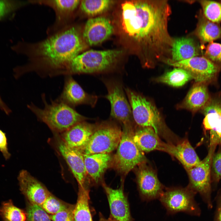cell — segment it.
<instances>
[{
    "label": "cell",
    "instance_id": "20",
    "mask_svg": "<svg viewBox=\"0 0 221 221\" xmlns=\"http://www.w3.org/2000/svg\"><path fill=\"white\" fill-rule=\"evenodd\" d=\"M134 131V142L143 152L157 150L168 153L171 144L165 143L152 128L141 127Z\"/></svg>",
    "mask_w": 221,
    "mask_h": 221
},
{
    "label": "cell",
    "instance_id": "22",
    "mask_svg": "<svg viewBox=\"0 0 221 221\" xmlns=\"http://www.w3.org/2000/svg\"><path fill=\"white\" fill-rule=\"evenodd\" d=\"M87 175L95 184L101 180L103 175L112 161L110 153L83 154Z\"/></svg>",
    "mask_w": 221,
    "mask_h": 221
},
{
    "label": "cell",
    "instance_id": "25",
    "mask_svg": "<svg viewBox=\"0 0 221 221\" xmlns=\"http://www.w3.org/2000/svg\"><path fill=\"white\" fill-rule=\"evenodd\" d=\"M171 54L170 60L173 62H178L197 56L199 50L192 39L181 37L174 40Z\"/></svg>",
    "mask_w": 221,
    "mask_h": 221
},
{
    "label": "cell",
    "instance_id": "18",
    "mask_svg": "<svg viewBox=\"0 0 221 221\" xmlns=\"http://www.w3.org/2000/svg\"><path fill=\"white\" fill-rule=\"evenodd\" d=\"M204 118L203 124L210 134V145L221 144V100H209L203 108Z\"/></svg>",
    "mask_w": 221,
    "mask_h": 221
},
{
    "label": "cell",
    "instance_id": "9",
    "mask_svg": "<svg viewBox=\"0 0 221 221\" xmlns=\"http://www.w3.org/2000/svg\"><path fill=\"white\" fill-rule=\"evenodd\" d=\"M206 157L197 165L186 170L189 183L187 187L196 194L199 193L208 207H212L211 200V169L216 146H211Z\"/></svg>",
    "mask_w": 221,
    "mask_h": 221
},
{
    "label": "cell",
    "instance_id": "2",
    "mask_svg": "<svg viewBox=\"0 0 221 221\" xmlns=\"http://www.w3.org/2000/svg\"><path fill=\"white\" fill-rule=\"evenodd\" d=\"M142 18L139 32L135 39L143 46L146 64L151 66L157 60L171 53L174 40L168 30V23L171 13L167 1H134Z\"/></svg>",
    "mask_w": 221,
    "mask_h": 221
},
{
    "label": "cell",
    "instance_id": "24",
    "mask_svg": "<svg viewBox=\"0 0 221 221\" xmlns=\"http://www.w3.org/2000/svg\"><path fill=\"white\" fill-rule=\"evenodd\" d=\"M196 83L178 106L179 108L195 112L204 108L208 103L209 95L206 87L203 83Z\"/></svg>",
    "mask_w": 221,
    "mask_h": 221
},
{
    "label": "cell",
    "instance_id": "13",
    "mask_svg": "<svg viewBox=\"0 0 221 221\" xmlns=\"http://www.w3.org/2000/svg\"><path fill=\"white\" fill-rule=\"evenodd\" d=\"M166 61L171 66L188 71L196 83H204L210 81L218 71L216 65L204 57L196 56L178 62H173L169 59Z\"/></svg>",
    "mask_w": 221,
    "mask_h": 221
},
{
    "label": "cell",
    "instance_id": "7",
    "mask_svg": "<svg viewBox=\"0 0 221 221\" xmlns=\"http://www.w3.org/2000/svg\"><path fill=\"white\" fill-rule=\"evenodd\" d=\"M196 194L187 186L165 188L159 199L168 214L181 212L199 216L201 211L195 200Z\"/></svg>",
    "mask_w": 221,
    "mask_h": 221
},
{
    "label": "cell",
    "instance_id": "3",
    "mask_svg": "<svg viewBox=\"0 0 221 221\" xmlns=\"http://www.w3.org/2000/svg\"><path fill=\"white\" fill-rule=\"evenodd\" d=\"M44 107L41 108L32 103L27 107L38 119L46 124L56 133H63L87 118L73 108L56 99L48 103L45 94L42 95Z\"/></svg>",
    "mask_w": 221,
    "mask_h": 221
},
{
    "label": "cell",
    "instance_id": "29",
    "mask_svg": "<svg viewBox=\"0 0 221 221\" xmlns=\"http://www.w3.org/2000/svg\"><path fill=\"white\" fill-rule=\"evenodd\" d=\"M197 34L202 42L211 43L221 37V28L215 23L205 20L199 25Z\"/></svg>",
    "mask_w": 221,
    "mask_h": 221
},
{
    "label": "cell",
    "instance_id": "8",
    "mask_svg": "<svg viewBox=\"0 0 221 221\" xmlns=\"http://www.w3.org/2000/svg\"><path fill=\"white\" fill-rule=\"evenodd\" d=\"M122 132L114 124L103 123L95 128L88 143L80 151L85 155L110 153L117 148Z\"/></svg>",
    "mask_w": 221,
    "mask_h": 221
},
{
    "label": "cell",
    "instance_id": "40",
    "mask_svg": "<svg viewBox=\"0 0 221 221\" xmlns=\"http://www.w3.org/2000/svg\"><path fill=\"white\" fill-rule=\"evenodd\" d=\"M0 109L4 111L6 114L9 115L11 112V110L3 101L0 96Z\"/></svg>",
    "mask_w": 221,
    "mask_h": 221
},
{
    "label": "cell",
    "instance_id": "15",
    "mask_svg": "<svg viewBox=\"0 0 221 221\" xmlns=\"http://www.w3.org/2000/svg\"><path fill=\"white\" fill-rule=\"evenodd\" d=\"M57 146L76 180L79 187H86L87 176L83 154L80 150L67 145L61 139L57 140Z\"/></svg>",
    "mask_w": 221,
    "mask_h": 221
},
{
    "label": "cell",
    "instance_id": "16",
    "mask_svg": "<svg viewBox=\"0 0 221 221\" xmlns=\"http://www.w3.org/2000/svg\"><path fill=\"white\" fill-rule=\"evenodd\" d=\"M17 179L20 190L29 202L41 207L51 193L47 188L25 170L19 172Z\"/></svg>",
    "mask_w": 221,
    "mask_h": 221
},
{
    "label": "cell",
    "instance_id": "26",
    "mask_svg": "<svg viewBox=\"0 0 221 221\" xmlns=\"http://www.w3.org/2000/svg\"><path fill=\"white\" fill-rule=\"evenodd\" d=\"M89 192L86 187H79L73 211L75 221H93L89 206Z\"/></svg>",
    "mask_w": 221,
    "mask_h": 221
},
{
    "label": "cell",
    "instance_id": "35",
    "mask_svg": "<svg viewBox=\"0 0 221 221\" xmlns=\"http://www.w3.org/2000/svg\"><path fill=\"white\" fill-rule=\"evenodd\" d=\"M205 54L210 60L221 63V44L210 43L207 46Z\"/></svg>",
    "mask_w": 221,
    "mask_h": 221
},
{
    "label": "cell",
    "instance_id": "41",
    "mask_svg": "<svg viewBox=\"0 0 221 221\" xmlns=\"http://www.w3.org/2000/svg\"><path fill=\"white\" fill-rule=\"evenodd\" d=\"M99 221H115L113 219L110 217L108 219L105 218L103 215L100 214Z\"/></svg>",
    "mask_w": 221,
    "mask_h": 221
},
{
    "label": "cell",
    "instance_id": "4",
    "mask_svg": "<svg viewBox=\"0 0 221 221\" xmlns=\"http://www.w3.org/2000/svg\"><path fill=\"white\" fill-rule=\"evenodd\" d=\"M130 105L133 118L141 127L152 128L160 136L173 143L172 135L163 120L157 108L150 101L129 88L125 89Z\"/></svg>",
    "mask_w": 221,
    "mask_h": 221
},
{
    "label": "cell",
    "instance_id": "36",
    "mask_svg": "<svg viewBox=\"0 0 221 221\" xmlns=\"http://www.w3.org/2000/svg\"><path fill=\"white\" fill-rule=\"evenodd\" d=\"M75 205L70 204L65 209L49 217L53 221H75L73 211Z\"/></svg>",
    "mask_w": 221,
    "mask_h": 221
},
{
    "label": "cell",
    "instance_id": "6",
    "mask_svg": "<svg viewBox=\"0 0 221 221\" xmlns=\"http://www.w3.org/2000/svg\"><path fill=\"white\" fill-rule=\"evenodd\" d=\"M134 132L133 126L123 127L117 152L112 159L115 169L125 175L145 161L143 152L133 140Z\"/></svg>",
    "mask_w": 221,
    "mask_h": 221
},
{
    "label": "cell",
    "instance_id": "30",
    "mask_svg": "<svg viewBox=\"0 0 221 221\" xmlns=\"http://www.w3.org/2000/svg\"><path fill=\"white\" fill-rule=\"evenodd\" d=\"M113 3L109 0H83L81 1L80 9L83 13L89 15L100 14L107 10Z\"/></svg>",
    "mask_w": 221,
    "mask_h": 221
},
{
    "label": "cell",
    "instance_id": "31",
    "mask_svg": "<svg viewBox=\"0 0 221 221\" xmlns=\"http://www.w3.org/2000/svg\"><path fill=\"white\" fill-rule=\"evenodd\" d=\"M200 2L207 19L213 23L221 21V3L210 0H201Z\"/></svg>",
    "mask_w": 221,
    "mask_h": 221
},
{
    "label": "cell",
    "instance_id": "21",
    "mask_svg": "<svg viewBox=\"0 0 221 221\" xmlns=\"http://www.w3.org/2000/svg\"><path fill=\"white\" fill-rule=\"evenodd\" d=\"M95 128L94 125L82 121L63 132L61 139L70 147L81 150L88 143Z\"/></svg>",
    "mask_w": 221,
    "mask_h": 221
},
{
    "label": "cell",
    "instance_id": "38",
    "mask_svg": "<svg viewBox=\"0 0 221 221\" xmlns=\"http://www.w3.org/2000/svg\"><path fill=\"white\" fill-rule=\"evenodd\" d=\"M0 151L6 160L10 158L11 154L8 148L7 139L6 134L0 129Z\"/></svg>",
    "mask_w": 221,
    "mask_h": 221
},
{
    "label": "cell",
    "instance_id": "28",
    "mask_svg": "<svg viewBox=\"0 0 221 221\" xmlns=\"http://www.w3.org/2000/svg\"><path fill=\"white\" fill-rule=\"evenodd\" d=\"M0 216L2 221H26V212L17 207L10 200L3 202L0 207Z\"/></svg>",
    "mask_w": 221,
    "mask_h": 221
},
{
    "label": "cell",
    "instance_id": "5",
    "mask_svg": "<svg viewBox=\"0 0 221 221\" xmlns=\"http://www.w3.org/2000/svg\"><path fill=\"white\" fill-rule=\"evenodd\" d=\"M122 51L91 50L79 54L71 61L64 75L92 74L106 72L112 67Z\"/></svg>",
    "mask_w": 221,
    "mask_h": 221
},
{
    "label": "cell",
    "instance_id": "27",
    "mask_svg": "<svg viewBox=\"0 0 221 221\" xmlns=\"http://www.w3.org/2000/svg\"><path fill=\"white\" fill-rule=\"evenodd\" d=\"M192 79V76L188 71L181 68H176L157 77L156 81L177 87L184 85Z\"/></svg>",
    "mask_w": 221,
    "mask_h": 221
},
{
    "label": "cell",
    "instance_id": "14",
    "mask_svg": "<svg viewBox=\"0 0 221 221\" xmlns=\"http://www.w3.org/2000/svg\"><path fill=\"white\" fill-rule=\"evenodd\" d=\"M66 76L63 91L56 100L73 108L83 104L94 107L98 97L86 92L71 76Z\"/></svg>",
    "mask_w": 221,
    "mask_h": 221
},
{
    "label": "cell",
    "instance_id": "11",
    "mask_svg": "<svg viewBox=\"0 0 221 221\" xmlns=\"http://www.w3.org/2000/svg\"><path fill=\"white\" fill-rule=\"evenodd\" d=\"M29 3L44 5L51 7L55 14L53 24L48 28L47 33L49 35L72 25L75 13L79 5V0H28Z\"/></svg>",
    "mask_w": 221,
    "mask_h": 221
},
{
    "label": "cell",
    "instance_id": "1",
    "mask_svg": "<svg viewBox=\"0 0 221 221\" xmlns=\"http://www.w3.org/2000/svg\"><path fill=\"white\" fill-rule=\"evenodd\" d=\"M82 33L73 23L42 41L18 42L11 49L26 56L28 62L14 69V77L30 72L44 77L64 75L72 60L85 48Z\"/></svg>",
    "mask_w": 221,
    "mask_h": 221
},
{
    "label": "cell",
    "instance_id": "19",
    "mask_svg": "<svg viewBox=\"0 0 221 221\" xmlns=\"http://www.w3.org/2000/svg\"><path fill=\"white\" fill-rule=\"evenodd\" d=\"M109 204L110 217L115 221H132L127 198L122 187L114 189L103 184Z\"/></svg>",
    "mask_w": 221,
    "mask_h": 221
},
{
    "label": "cell",
    "instance_id": "39",
    "mask_svg": "<svg viewBox=\"0 0 221 221\" xmlns=\"http://www.w3.org/2000/svg\"><path fill=\"white\" fill-rule=\"evenodd\" d=\"M214 221H221V191L217 198V206Z\"/></svg>",
    "mask_w": 221,
    "mask_h": 221
},
{
    "label": "cell",
    "instance_id": "37",
    "mask_svg": "<svg viewBox=\"0 0 221 221\" xmlns=\"http://www.w3.org/2000/svg\"><path fill=\"white\" fill-rule=\"evenodd\" d=\"M211 166L214 178L216 182L221 180V150L212 157Z\"/></svg>",
    "mask_w": 221,
    "mask_h": 221
},
{
    "label": "cell",
    "instance_id": "32",
    "mask_svg": "<svg viewBox=\"0 0 221 221\" xmlns=\"http://www.w3.org/2000/svg\"><path fill=\"white\" fill-rule=\"evenodd\" d=\"M26 221H52L49 216L40 206L29 203L26 209Z\"/></svg>",
    "mask_w": 221,
    "mask_h": 221
},
{
    "label": "cell",
    "instance_id": "17",
    "mask_svg": "<svg viewBox=\"0 0 221 221\" xmlns=\"http://www.w3.org/2000/svg\"><path fill=\"white\" fill-rule=\"evenodd\" d=\"M113 30V27L107 19L98 17L87 21L82 36L85 43L91 46L96 45L107 39Z\"/></svg>",
    "mask_w": 221,
    "mask_h": 221
},
{
    "label": "cell",
    "instance_id": "10",
    "mask_svg": "<svg viewBox=\"0 0 221 221\" xmlns=\"http://www.w3.org/2000/svg\"><path fill=\"white\" fill-rule=\"evenodd\" d=\"M103 82L107 91L105 98L110 102V115L123 125V126H133L131 107L128 102L121 83L115 79H107Z\"/></svg>",
    "mask_w": 221,
    "mask_h": 221
},
{
    "label": "cell",
    "instance_id": "33",
    "mask_svg": "<svg viewBox=\"0 0 221 221\" xmlns=\"http://www.w3.org/2000/svg\"><path fill=\"white\" fill-rule=\"evenodd\" d=\"M69 205L62 201L50 193L41 207L47 213L52 215L65 209Z\"/></svg>",
    "mask_w": 221,
    "mask_h": 221
},
{
    "label": "cell",
    "instance_id": "12",
    "mask_svg": "<svg viewBox=\"0 0 221 221\" xmlns=\"http://www.w3.org/2000/svg\"><path fill=\"white\" fill-rule=\"evenodd\" d=\"M138 165L137 182L141 198L146 201L159 199L165 188L156 172L145 161Z\"/></svg>",
    "mask_w": 221,
    "mask_h": 221
},
{
    "label": "cell",
    "instance_id": "23",
    "mask_svg": "<svg viewBox=\"0 0 221 221\" xmlns=\"http://www.w3.org/2000/svg\"><path fill=\"white\" fill-rule=\"evenodd\" d=\"M168 153L177 159L186 170L197 165L201 161L186 138L175 144H171Z\"/></svg>",
    "mask_w": 221,
    "mask_h": 221
},
{
    "label": "cell",
    "instance_id": "34",
    "mask_svg": "<svg viewBox=\"0 0 221 221\" xmlns=\"http://www.w3.org/2000/svg\"><path fill=\"white\" fill-rule=\"evenodd\" d=\"M28 3V1L0 0V19Z\"/></svg>",
    "mask_w": 221,
    "mask_h": 221
}]
</instances>
